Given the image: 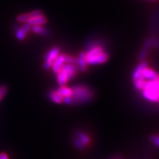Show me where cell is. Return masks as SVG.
Segmentation results:
<instances>
[{
  "instance_id": "obj_22",
  "label": "cell",
  "mask_w": 159,
  "mask_h": 159,
  "mask_svg": "<svg viewBox=\"0 0 159 159\" xmlns=\"http://www.w3.org/2000/svg\"><path fill=\"white\" fill-rule=\"evenodd\" d=\"M150 140L153 144H155L156 146H158L159 145V138L157 135H152L150 136Z\"/></svg>"
},
{
  "instance_id": "obj_20",
  "label": "cell",
  "mask_w": 159,
  "mask_h": 159,
  "mask_svg": "<svg viewBox=\"0 0 159 159\" xmlns=\"http://www.w3.org/2000/svg\"><path fill=\"white\" fill-rule=\"evenodd\" d=\"M73 143H74L75 147H76L77 149H79V150H83V149L84 148V147H85V145L83 144V143L81 142L80 141L79 139L77 138V137L73 139Z\"/></svg>"
},
{
  "instance_id": "obj_21",
  "label": "cell",
  "mask_w": 159,
  "mask_h": 159,
  "mask_svg": "<svg viewBox=\"0 0 159 159\" xmlns=\"http://www.w3.org/2000/svg\"><path fill=\"white\" fill-rule=\"evenodd\" d=\"M148 49L142 48V50H141L140 52H139V57H138L139 60H140V61H142V60H144L145 57H146L147 55H148Z\"/></svg>"
},
{
  "instance_id": "obj_18",
  "label": "cell",
  "mask_w": 159,
  "mask_h": 159,
  "mask_svg": "<svg viewBox=\"0 0 159 159\" xmlns=\"http://www.w3.org/2000/svg\"><path fill=\"white\" fill-rule=\"evenodd\" d=\"M30 19V13H24V14H21L18 16L16 18L17 21H19L20 23L22 22H27V21Z\"/></svg>"
},
{
  "instance_id": "obj_13",
  "label": "cell",
  "mask_w": 159,
  "mask_h": 159,
  "mask_svg": "<svg viewBox=\"0 0 159 159\" xmlns=\"http://www.w3.org/2000/svg\"><path fill=\"white\" fill-rule=\"evenodd\" d=\"M49 97L53 102L56 103V104H61L63 102V98L57 93L56 90L50 91L49 94Z\"/></svg>"
},
{
  "instance_id": "obj_16",
  "label": "cell",
  "mask_w": 159,
  "mask_h": 159,
  "mask_svg": "<svg viewBox=\"0 0 159 159\" xmlns=\"http://www.w3.org/2000/svg\"><path fill=\"white\" fill-rule=\"evenodd\" d=\"M33 31L38 34L43 35H47L49 34L48 31L47 30L41 27V25H34L33 27Z\"/></svg>"
},
{
  "instance_id": "obj_17",
  "label": "cell",
  "mask_w": 159,
  "mask_h": 159,
  "mask_svg": "<svg viewBox=\"0 0 159 159\" xmlns=\"http://www.w3.org/2000/svg\"><path fill=\"white\" fill-rule=\"evenodd\" d=\"M145 80L142 77V78H139L138 80H136L134 81V86L135 88H136V90H139V91H142L143 87H144V85L145 83Z\"/></svg>"
},
{
  "instance_id": "obj_23",
  "label": "cell",
  "mask_w": 159,
  "mask_h": 159,
  "mask_svg": "<svg viewBox=\"0 0 159 159\" xmlns=\"http://www.w3.org/2000/svg\"><path fill=\"white\" fill-rule=\"evenodd\" d=\"M30 18H33V17L43 15V13L42 11H40V10H36V11H33L30 12Z\"/></svg>"
},
{
  "instance_id": "obj_6",
  "label": "cell",
  "mask_w": 159,
  "mask_h": 159,
  "mask_svg": "<svg viewBox=\"0 0 159 159\" xmlns=\"http://www.w3.org/2000/svg\"><path fill=\"white\" fill-rule=\"evenodd\" d=\"M31 25H30L28 23L24 25L21 27H18L16 30V36L20 41L23 40L26 37V35L29 33L30 30Z\"/></svg>"
},
{
  "instance_id": "obj_2",
  "label": "cell",
  "mask_w": 159,
  "mask_h": 159,
  "mask_svg": "<svg viewBox=\"0 0 159 159\" xmlns=\"http://www.w3.org/2000/svg\"><path fill=\"white\" fill-rule=\"evenodd\" d=\"M142 95L145 99L150 102H158L159 99L158 79L145 81L142 89Z\"/></svg>"
},
{
  "instance_id": "obj_9",
  "label": "cell",
  "mask_w": 159,
  "mask_h": 159,
  "mask_svg": "<svg viewBox=\"0 0 159 159\" xmlns=\"http://www.w3.org/2000/svg\"><path fill=\"white\" fill-rule=\"evenodd\" d=\"M69 77L68 76V75L66 73V71L64 70H63L62 69H60V71L57 73V80L58 84L60 85V86H63L68 83V81L69 80Z\"/></svg>"
},
{
  "instance_id": "obj_5",
  "label": "cell",
  "mask_w": 159,
  "mask_h": 159,
  "mask_svg": "<svg viewBox=\"0 0 159 159\" xmlns=\"http://www.w3.org/2000/svg\"><path fill=\"white\" fill-rule=\"evenodd\" d=\"M61 69L66 71L70 80L73 78L77 74V71H78L77 66L76 64H72V63H65L62 66Z\"/></svg>"
},
{
  "instance_id": "obj_7",
  "label": "cell",
  "mask_w": 159,
  "mask_h": 159,
  "mask_svg": "<svg viewBox=\"0 0 159 159\" xmlns=\"http://www.w3.org/2000/svg\"><path fill=\"white\" fill-rule=\"evenodd\" d=\"M77 64L80 71H82V72H85L86 71L87 62L86 58H85V53L83 52L79 54V56L77 58Z\"/></svg>"
},
{
  "instance_id": "obj_24",
  "label": "cell",
  "mask_w": 159,
  "mask_h": 159,
  "mask_svg": "<svg viewBox=\"0 0 159 159\" xmlns=\"http://www.w3.org/2000/svg\"><path fill=\"white\" fill-rule=\"evenodd\" d=\"M63 102L66 103V105H73V99L72 97H64L63 99Z\"/></svg>"
},
{
  "instance_id": "obj_14",
  "label": "cell",
  "mask_w": 159,
  "mask_h": 159,
  "mask_svg": "<svg viewBox=\"0 0 159 159\" xmlns=\"http://www.w3.org/2000/svg\"><path fill=\"white\" fill-rule=\"evenodd\" d=\"M76 136L77 138L85 145V146H87V145H89V143H90V139H89L88 135L85 134V133L82 132V131H77Z\"/></svg>"
},
{
  "instance_id": "obj_3",
  "label": "cell",
  "mask_w": 159,
  "mask_h": 159,
  "mask_svg": "<svg viewBox=\"0 0 159 159\" xmlns=\"http://www.w3.org/2000/svg\"><path fill=\"white\" fill-rule=\"evenodd\" d=\"M59 49L57 47H54L49 52L48 54L45 57V63L43 64V68L45 69H49L52 66L55 60L59 55Z\"/></svg>"
},
{
  "instance_id": "obj_19",
  "label": "cell",
  "mask_w": 159,
  "mask_h": 159,
  "mask_svg": "<svg viewBox=\"0 0 159 159\" xmlns=\"http://www.w3.org/2000/svg\"><path fill=\"white\" fill-rule=\"evenodd\" d=\"M63 57H64L65 63H72V64L77 65V57L69 55H63Z\"/></svg>"
},
{
  "instance_id": "obj_15",
  "label": "cell",
  "mask_w": 159,
  "mask_h": 159,
  "mask_svg": "<svg viewBox=\"0 0 159 159\" xmlns=\"http://www.w3.org/2000/svg\"><path fill=\"white\" fill-rule=\"evenodd\" d=\"M56 91H57V93H58V94L63 97V98H64V97H71V94H72L71 89L70 88H69V87L65 86V85H63V86H61L58 89H57Z\"/></svg>"
},
{
  "instance_id": "obj_8",
  "label": "cell",
  "mask_w": 159,
  "mask_h": 159,
  "mask_svg": "<svg viewBox=\"0 0 159 159\" xmlns=\"http://www.w3.org/2000/svg\"><path fill=\"white\" fill-rule=\"evenodd\" d=\"M142 75L143 78L148 80H153L158 79V75L156 71L151 69L147 68V67L142 71Z\"/></svg>"
},
{
  "instance_id": "obj_1",
  "label": "cell",
  "mask_w": 159,
  "mask_h": 159,
  "mask_svg": "<svg viewBox=\"0 0 159 159\" xmlns=\"http://www.w3.org/2000/svg\"><path fill=\"white\" fill-rule=\"evenodd\" d=\"M73 99V105H81L92 100L94 91L85 85H77L71 88Z\"/></svg>"
},
{
  "instance_id": "obj_11",
  "label": "cell",
  "mask_w": 159,
  "mask_h": 159,
  "mask_svg": "<svg viewBox=\"0 0 159 159\" xmlns=\"http://www.w3.org/2000/svg\"><path fill=\"white\" fill-rule=\"evenodd\" d=\"M64 63H64V57H63V54L58 55V56L56 57V59L55 60L54 63H53L52 64V71H54L55 73H57Z\"/></svg>"
},
{
  "instance_id": "obj_4",
  "label": "cell",
  "mask_w": 159,
  "mask_h": 159,
  "mask_svg": "<svg viewBox=\"0 0 159 159\" xmlns=\"http://www.w3.org/2000/svg\"><path fill=\"white\" fill-rule=\"evenodd\" d=\"M86 58L87 64L89 65H97L104 63L108 60V55L106 52H103L101 54L95 55L92 57H85Z\"/></svg>"
},
{
  "instance_id": "obj_12",
  "label": "cell",
  "mask_w": 159,
  "mask_h": 159,
  "mask_svg": "<svg viewBox=\"0 0 159 159\" xmlns=\"http://www.w3.org/2000/svg\"><path fill=\"white\" fill-rule=\"evenodd\" d=\"M47 19L44 16L41 15L38 16L30 18L28 21H27V23L29 24L30 25H44V24L47 22Z\"/></svg>"
},
{
  "instance_id": "obj_25",
  "label": "cell",
  "mask_w": 159,
  "mask_h": 159,
  "mask_svg": "<svg viewBox=\"0 0 159 159\" xmlns=\"http://www.w3.org/2000/svg\"><path fill=\"white\" fill-rule=\"evenodd\" d=\"M0 159H9L7 155L5 152H1L0 153Z\"/></svg>"
},
{
  "instance_id": "obj_10",
  "label": "cell",
  "mask_w": 159,
  "mask_h": 159,
  "mask_svg": "<svg viewBox=\"0 0 159 159\" xmlns=\"http://www.w3.org/2000/svg\"><path fill=\"white\" fill-rule=\"evenodd\" d=\"M147 66H148V63L145 62V61H142V62L136 67V69H135L134 71V73H133V80L134 81L136 80L142 78V71L144 70Z\"/></svg>"
}]
</instances>
